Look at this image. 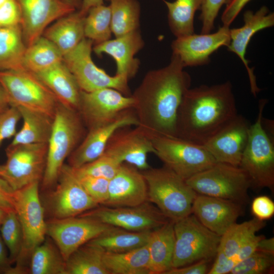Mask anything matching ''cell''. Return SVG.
Here are the masks:
<instances>
[{"instance_id":"11","label":"cell","mask_w":274,"mask_h":274,"mask_svg":"<svg viewBox=\"0 0 274 274\" xmlns=\"http://www.w3.org/2000/svg\"><path fill=\"white\" fill-rule=\"evenodd\" d=\"M93 41L84 38L71 51L63 55V62L71 72L81 90L90 92L104 88L117 90L130 96L128 79L125 76H111L95 65L91 57Z\"/></svg>"},{"instance_id":"50","label":"cell","mask_w":274,"mask_h":274,"mask_svg":"<svg viewBox=\"0 0 274 274\" xmlns=\"http://www.w3.org/2000/svg\"><path fill=\"white\" fill-rule=\"evenodd\" d=\"M211 260H202L184 266L173 268L165 274H206L208 273Z\"/></svg>"},{"instance_id":"5","label":"cell","mask_w":274,"mask_h":274,"mask_svg":"<svg viewBox=\"0 0 274 274\" xmlns=\"http://www.w3.org/2000/svg\"><path fill=\"white\" fill-rule=\"evenodd\" d=\"M147 185V200L174 222L191 214L197 193L186 180L163 166L141 170Z\"/></svg>"},{"instance_id":"16","label":"cell","mask_w":274,"mask_h":274,"mask_svg":"<svg viewBox=\"0 0 274 274\" xmlns=\"http://www.w3.org/2000/svg\"><path fill=\"white\" fill-rule=\"evenodd\" d=\"M133 105L131 95L113 88L81 90L78 112L89 130L113 121L124 111L133 109Z\"/></svg>"},{"instance_id":"28","label":"cell","mask_w":274,"mask_h":274,"mask_svg":"<svg viewBox=\"0 0 274 274\" xmlns=\"http://www.w3.org/2000/svg\"><path fill=\"white\" fill-rule=\"evenodd\" d=\"M86 16L76 10L58 19L47 27L42 36L54 43L64 55L73 49L85 38Z\"/></svg>"},{"instance_id":"42","label":"cell","mask_w":274,"mask_h":274,"mask_svg":"<svg viewBox=\"0 0 274 274\" xmlns=\"http://www.w3.org/2000/svg\"><path fill=\"white\" fill-rule=\"evenodd\" d=\"M121 164L103 154L95 160L78 168H72L77 176H88L110 180L117 173Z\"/></svg>"},{"instance_id":"51","label":"cell","mask_w":274,"mask_h":274,"mask_svg":"<svg viewBox=\"0 0 274 274\" xmlns=\"http://www.w3.org/2000/svg\"><path fill=\"white\" fill-rule=\"evenodd\" d=\"M264 236L263 235H257L255 234L245 242L240 247L235 256L233 258L236 264L253 253L256 250L259 242Z\"/></svg>"},{"instance_id":"9","label":"cell","mask_w":274,"mask_h":274,"mask_svg":"<svg viewBox=\"0 0 274 274\" xmlns=\"http://www.w3.org/2000/svg\"><path fill=\"white\" fill-rule=\"evenodd\" d=\"M148 135L155 149V154L163 162L164 166L185 180L217 162L203 145L177 137Z\"/></svg>"},{"instance_id":"15","label":"cell","mask_w":274,"mask_h":274,"mask_svg":"<svg viewBox=\"0 0 274 274\" xmlns=\"http://www.w3.org/2000/svg\"><path fill=\"white\" fill-rule=\"evenodd\" d=\"M79 216L89 217L104 223L133 231H152L169 220L148 201L133 207L98 206Z\"/></svg>"},{"instance_id":"59","label":"cell","mask_w":274,"mask_h":274,"mask_svg":"<svg viewBox=\"0 0 274 274\" xmlns=\"http://www.w3.org/2000/svg\"><path fill=\"white\" fill-rule=\"evenodd\" d=\"M8 0H0V7H1Z\"/></svg>"},{"instance_id":"36","label":"cell","mask_w":274,"mask_h":274,"mask_svg":"<svg viewBox=\"0 0 274 274\" xmlns=\"http://www.w3.org/2000/svg\"><path fill=\"white\" fill-rule=\"evenodd\" d=\"M168 9V22L170 31L176 38L194 33V18L200 9L202 0H163Z\"/></svg>"},{"instance_id":"25","label":"cell","mask_w":274,"mask_h":274,"mask_svg":"<svg viewBox=\"0 0 274 274\" xmlns=\"http://www.w3.org/2000/svg\"><path fill=\"white\" fill-rule=\"evenodd\" d=\"M144 46V42L138 29L95 44L92 50L98 56L105 53L112 57L116 63V75L125 76L129 80L138 71L140 62L134 56Z\"/></svg>"},{"instance_id":"14","label":"cell","mask_w":274,"mask_h":274,"mask_svg":"<svg viewBox=\"0 0 274 274\" xmlns=\"http://www.w3.org/2000/svg\"><path fill=\"white\" fill-rule=\"evenodd\" d=\"M113 226L87 216L51 218L46 221V233L66 261L79 247Z\"/></svg>"},{"instance_id":"8","label":"cell","mask_w":274,"mask_h":274,"mask_svg":"<svg viewBox=\"0 0 274 274\" xmlns=\"http://www.w3.org/2000/svg\"><path fill=\"white\" fill-rule=\"evenodd\" d=\"M175 246L172 268L215 258L221 236L190 215L174 222Z\"/></svg>"},{"instance_id":"41","label":"cell","mask_w":274,"mask_h":274,"mask_svg":"<svg viewBox=\"0 0 274 274\" xmlns=\"http://www.w3.org/2000/svg\"><path fill=\"white\" fill-rule=\"evenodd\" d=\"M274 255L256 250L250 256L237 262L231 274H263L272 271Z\"/></svg>"},{"instance_id":"38","label":"cell","mask_w":274,"mask_h":274,"mask_svg":"<svg viewBox=\"0 0 274 274\" xmlns=\"http://www.w3.org/2000/svg\"><path fill=\"white\" fill-rule=\"evenodd\" d=\"M265 225L264 221L255 217L239 224L235 223L221 236L218 248L233 258L242 245Z\"/></svg>"},{"instance_id":"58","label":"cell","mask_w":274,"mask_h":274,"mask_svg":"<svg viewBox=\"0 0 274 274\" xmlns=\"http://www.w3.org/2000/svg\"><path fill=\"white\" fill-rule=\"evenodd\" d=\"M7 213V212L5 210L0 207V225L4 221L6 216Z\"/></svg>"},{"instance_id":"56","label":"cell","mask_w":274,"mask_h":274,"mask_svg":"<svg viewBox=\"0 0 274 274\" xmlns=\"http://www.w3.org/2000/svg\"><path fill=\"white\" fill-rule=\"evenodd\" d=\"M10 106L6 93L0 83V112L4 111Z\"/></svg>"},{"instance_id":"32","label":"cell","mask_w":274,"mask_h":274,"mask_svg":"<svg viewBox=\"0 0 274 274\" xmlns=\"http://www.w3.org/2000/svg\"><path fill=\"white\" fill-rule=\"evenodd\" d=\"M26 49L21 25L0 26V71L25 69L22 59Z\"/></svg>"},{"instance_id":"33","label":"cell","mask_w":274,"mask_h":274,"mask_svg":"<svg viewBox=\"0 0 274 274\" xmlns=\"http://www.w3.org/2000/svg\"><path fill=\"white\" fill-rule=\"evenodd\" d=\"M63 55L57 46L43 36L26 47L23 59V67L35 74L62 62Z\"/></svg>"},{"instance_id":"52","label":"cell","mask_w":274,"mask_h":274,"mask_svg":"<svg viewBox=\"0 0 274 274\" xmlns=\"http://www.w3.org/2000/svg\"><path fill=\"white\" fill-rule=\"evenodd\" d=\"M14 190L0 177V207L7 212L14 210L13 194Z\"/></svg>"},{"instance_id":"18","label":"cell","mask_w":274,"mask_h":274,"mask_svg":"<svg viewBox=\"0 0 274 274\" xmlns=\"http://www.w3.org/2000/svg\"><path fill=\"white\" fill-rule=\"evenodd\" d=\"M155 152L150 138L137 126L117 129L110 139L103 154L120 163H127L144 170L150 167L147 161L148 154Z\"/></svg>"},{"instance_id":"19","label":"cell","mask_w":274,"mask_h":274,"mask_svg":"<svg viewBox=\"0 0 274 274\" xmlns=\"http://www.w3.org/2000/svg\"><path fill=\"white\" fill-rule=\"evenodd\" d=\"M133 109L123 112L113 121L88 130L83 140L68 157V165L78 168L101 156L114 133L125 126H139Z\"/></svg>"},{"instance_id":"53","label":"cell","mask_w":274,"mask_h":274,"mask_svg":"<svg viewBox=\"0 0 274 274\" xmlns=\"http://www.w3.org/2000/svg\"><path fill=\"white\" fill-rule=\"evenodd\" d=\"M11 265L7 248L0 233V272L8 274Z\"/></svg>"},{"instance_id":"26","label":"cell","mask_w":274,"mask_h":274,"mask_svg":"<svg viewBox=\"0 0 274 274\" xmlns=\"http://www.w3.org/2000/svg\"><path fill=\"white\" fill-rule=\"evenodd\" d=\"M36 75L55 95L60 104L78 112L81 89L63 61Z\"/></svg>"},{"instance_id":"4","label":"cell","mask_w":274,"mask_h":274,"mask_svg":"<svg viewBox=\"0 0 274 274\" xmlns=\"http://www.w3.org/2000/svg\"><path fill=\"white\" fill-rule=\"evenodd\" d=\"M85 125L78 112L61 104L53 118L48 142L46 166L42 179V189H50L56 184L65 160L85 136Z\"/></svg>"},{"instance_id":"6","label":"cell","mask_w":274,"mask_h":274,"mask_svg":"<svg viewBox=\"0 0 274 274\" xmlns=\"http://www.w3.org/2000/svg\"><path fill=\"white\" fill-rule=\"evenodd\" d=\"M266 101L265 99L259 101L257 118L250 125L248 141L239 166L247 174L251 187L272 190L274 186L273 140L262 123Z\"/></svg>"},{"instance_id":"10","label":"cell","mask_w":274,"mask_h":274,"mask_svg":"<svg viewBox=\"0 0 274 274\" xmlns=\"http://www.w3.org/2000/svg\"><path fill=\"white\" fill-rule=\"evenodd\" d=\"M197 194L231 200L243 204L248 199L250 179L239 166L217 162L186 180Z\"/></svg>"},{"instance_id":"21","label":"cell","mask_w":274,"mask_h":274,"mask_svg":"<svg viewBox=\"0 0 274 274\" xmlns=\"http://www.w3.org/2000/svg\"><path fill=\"white\" fill-rule=\"evenodd\" d=\"M250 125L244 116L237 114L203 146L217 162L239 166Z\"/></svg>"},{"instance_id":"40","label":"cell","mask_w":274,"mask_h":274,"mask_svg":"<svg viewBox=\"0 0 274 274\" xmlns=\"http://www.w3.org/2000/svg\"><path fill=\"white\" fill-rule=\"evenodd\" d=\"M0 233L9 251L10 261L12 264L18 258L23 244L22 228L14 210L7 213L0 225Z\"/></svg>"},{"instance_id":"60","label":"cell","mask_w":274,"mask_h":274,"mask_svg":"<svg viewBox=\"0 0 274 274\" xmlns=\"http://www.w3.org/2000/svg\"><path fill=\"white\" fill-rule=\"evenodd\" d=\"M162 1H163V0H162Z\"/></svg>"},{"instance_id":"44","label":"cell","mask_w":274,"mask_h":274,"mask_svg":"<svg viewBox=\"0 0 274 274\" xmlns=\"http://www.w3.org/2000/svg\"><path fill=\"white\" fill-rule=\"evenodd\" d=\"M229 0H202L199 19L201 21V33H209L214 27L215 21L223 5Z\"/></svg>"},{"instance_id":"20","label":"cell","mask_w":274,"mask_h":274,"mask_svg":"<svg viewBox=\"0 0 274 274\" xmlns=\"http://www.w3.org/2000/svg\"><path fill=\"white\" fill-rule=\"evenodd\" d=\"M230 41L229 26L223 25L214 33L176 38L171 47L184 67L196 66L208 64L210 56L220 47H227Z\"/></svg>"},{"instance_id":"55","label":"cell","mask_w":274,"mask_h":274,"mask_svg":"<svg viewBox=\"0 0 274 274\" xmlns=\"http://www.w3.org/2000/svg\"><path fill=\"white\" fill-rule=\"evenodd\" d=\"M101 5H104V0H82V5L78 11L81 15L86 16L91 8Z\"/></svg>"},{"instance_id":"1","label":"cell","mask_w":274,"mask_h":274,"mask_svg":"<svg viewBox=\"0 0 274 274\" xmlns=\"http://www.w3.org/2000/svg\"><path fill=\"white\" fill-rule=\"evenodd\" d=\"M178 56L169 63L148 72L131 97L140 126L148 135L176 137L179 107L191 79Z\"/></svg>"},{"instance_id":"13","label":"cell","mask_w":274,"mask_h":274,"mask_svg":"<svg viewBox=\"0 0 274 274\" xmlns=\"http://www.w3.org/2000/svg\"><path fill=\"white\" fill-rule=\"evenodd\" d=\"M56 187L47 195L45 207L51 218L78 216L99 206L87 193L73 168L64 164Z\"/></svg>"},{"instance_id":"35","label":"cell","mask_w":274,"mask_h":274,"mask_svg":"<svg viewBox=\"0 0 274 274\" xmlns=\"http://www.w3.org/2000/svg\"><path fill=\"white\" fill-rule=\"evenodd\" d=\"M104 251L95 245H83L66 260V274H109L103 262Z\"/></svg>"},{"instance_id":"49","label":"cell","mask_w":274,"mask_h":274,"mask_svg":"<svg viewBox=\"0 0 274 274\" xmlns=\"http://www.w3.org/2000/svg\"><path fill=\"white\" fill-rule=\"evenodd\" d=\"M251 0H229L221 16L223 25L229 26L244 7Z\"/></svg>"},{"instance_id":"48","label":"cell","mask_w":274,"mask_h":274,"mask_svg":"<svg viewBox=\"0 0 274 274\" xmlns=\"http://www.w3.org/2000/svg\"><path fill=\"white\" fill-rule=\"evenodd\" d=\"M215 258V261L210 268L208 274L230 273L236 264L233 258L227 257L219 248H218Z\"/></svg>"},{"instance_id":"54","label":"cell","mask_w":274,"mask_h":274,"mask_svg":"<svg viewBox=\"0 0 274 274\" xmlns=\"http://www.w3.org/2000/svg\"><path fill=\"white\" fill-rule=\"evenodd\" d=\"M256 250L274 255V238H266L264 236L259 242Z\"/></svg>"},{"instance_id":"22","label":"cell","mask_w":274,"mask_h":274,"mask_svg":"<svg viewBox=\"0 0 274 274\" xmlns=\"http://www.w3.org/2000/svg\"><path fill=\"white\" fill-rule=\"evenodd\" d=\"M244 25L238 28H230V41L227 47L229 51L236 54L244 64L248 73L251 93L254 96L260 91L256 82L253 68L249 65L246 52L253 36L258 31L274 25V13L265 6H262L256 12L246 11L243 15Z\"/></svg>"},{"instance_id":"34","label":"cell","mask_w":274,"mask_h":274,"mask_svg":"<svg viewBox=\"0 0 274 274\" xmlns=\"http://www.w3.org/2000/svg\"><path fill=\"white\" fill-rule=\"evenodd\" d=\"M27 273L66 274L65 260L49 237L33 251Z\"/></svg>"},{"instance_id":"17","label":"cell","mask_w":274,"mask_h":274,"mask_svg":"<svg viewBox=\"0 0 274 274\" xmlns=\"http://www.w3.org/2000/svg\"><path fill=\"white\" fill-rule=\"evenodd\" d=\"M22 14L21 24L26 47L42 36L48 26L77 10L66 0H16Z\"/></svg>"},{"instance_id":"23","label":"cell","mask_w":274,"mask_h":274,"mask_svg":"<svg viewBox=\"0 0 274 274\" xmlns=\"http://www.w3.org/2000/svg\"><path fill=\"white\" fill-rule=\"evenodd\" d=\"M147 185L141 170L127 163L109 180L108 198L102 206L133 207L147 200Z\"/></svg>"},{"instance_id":"57","label":"cell","mask_w":274,"mask_h":274,"mask_svg":"<svg viewBox=\"0 0 274 274\" xmlns=\"http://www.w3.org/2000/svg\"><path fill=\"white\" fill-rule=\"evenodd\" d=\"M73 6L77 10H79L82 5V0H66Z\"/></svg>"},{"instance_id":"39","label":"cell","mask_w":274,"mask_h":274,"mask_svg":"<svg viewBox=\"0 0 274 274\" xmlns=\"http://www.w3.org/2000/svg\"><path fill=\"white\" fill-rule=\"evenodd\" d=\"M84 36L95 44L111 39V11L110 6L101 5L91 8L84 19Z\"/></svg>"},{"instance_id":"30","label":"cell","mask_w":274,"mask_h":274,"mask_svg":"<svg viewBox=\"0 0 274 274\" xmlns=\"http://www.w3.org/2000/svg\"><path fill=\"white\" fill-rule=\"evenodd\" d=\"M23 119L21 128L13 136L10 145L48 143L53 118L34 111L17 108Z\"/></svg>"},{"instance_id":"2","label":"cell","mask_w":274,"mask_h":274,"mask_svg":"<svg viewBox=\"0 0 274 274\" xmlns=\"http://www.w3.org/2000/svg\"><path fill=\"white\" fill-rule=\"evenodd\" d=\"M237 114L230 81L190 88L178 110L176 137L204 145Z\"/></svg>"},{"instance_id":"43","label":"cell","mask_w":274,"mask_h":274,"mask_svg":"<svg viewBox=\"0 0 274 274\" xmlns=\"http://www.w3.org/2000/svg\"><path fill=\"white\" fill-rule=\"evenodd\" d=\"M77 177L90 196L99 205H104L108 198L109 180L88 176Z\"/></svg>"},{"instance_id":"24","label":"cell","mask_w":274,"mask_h":274,"mask_svg":"<svg viewBox=\"0 0 274 274\" xmlns=\"http://www.w3.org/2000/svg\"><path fill=\"white\" fill-rule=\"evenodd\" d=\"M241 204L229 199L197 194L191 214L205 227L222 236L242 214Z\"/></svg>"},{"instance_id":"37","label":"cell","mask_w":274,"mask_h":274,"mask_svg":"<svg viewBox=\"0 0 274 274\" xmlns=\"http://www.w3.org/2000/svg\"><path fill=\"white\" fill-rule=\"evenodd\" d=\"M111 29L115 37L139 29L141 7L138 0H109Z\"/></svg>"},{"instance_id":"27","label":"cell","mask_w":274,"mask_h":274,"mask_svg":"<svg viewBox=\"0 0 274 274\" xmlns=\"http://www.w3.org/2000/svg\"><path fill=\"white\" fill-rule=\"evenodd\" d=\"M174 222L169 220L152 230L147 244L150 274H165L172 268L175 246Z\"/></svg>"},{"instance_id":"29","label":"cell","mask_w":274,"mask_h":274,"mask_svg":"<svg viewBox=\"0 0 274 274\" xmlns=\"http://www.w3.org/2000/svg\"><path fill=\"white\" fill-rule=\"evenodd\" d=\"M102 260L109 274H150L147 244L122 253L104 251Z\"/></svg>"},{"instance_id":"45","label":"cell","mask_w":274,"mask_h":274,"mask_svg":"<svg viewBox=\"0 0 274 274\" xmlns=\"http://www.w3.org/2000/svg\"><path fill=\"white\" fill-rule=\"evenodd\" d=\"M21 118L19 111L15 107L10 106L0 112V145L5 140L15 135Z\"/></svg>"},{"instance_id":"47","label":"cell","mask_w":274,"mask_h":274,"mask_svg":"<svg viewBox=\"0 0 274 274\" xmlns=\"http://www.w3.org/2000/svg\"><path fill=\"white\" fill-rule=\"evenodd\" d=\"M251 211L254 217L259 220H269L274 215V202L267 196H257L252 201Z\"/></svg>"},{"instance_id":"7","label":"cell","mask_w":274,"mask_h":274,"mask_svg":"<svg viewBox=\"0 0 274 274\" xmlns=\"http://www.w3.org/2000/svg\"><path fill=\"white\" fill-rule=\"evenodd\" d=\"M0 83L10 106L40 112L54 118L60 103L35 74L25 69L0 71Z\"/></svg>"},{"instance_id":"31","label":"cell","mask_w":274,"mask_h":274,"mask_svg":"<svg viewBox=\"0 0 274 274\" xmlns=\"http://www.w3.org/2000/svg\"><path fill=\"white\" fill-rule=\"evenodd\" d=\"M152 231H133L113 226L88 243L106 252H125L147 245Z\"/></svg>"},{"instance_id":"12","label":"cell","mask_w":274,"mask_h":274,"mask_svg":"<svg viewBox=\"0 0 274 274\" xmlns=\"http://www.w3.org/2000/svg\"><path fill=\"white\" fill-rule=\"evenodd\" d=\"M48 143L9 145L7 160L0 165V177L14 190L42 180L44 173Z\"/></svg>"},{"instance_id":"3","label":"cell","mask_w":274,"mask_h":274,"mask_svg":"<svg viewBox=\"0 0 274 274\" xmlns=\"http://www.w3.org/2000/svg\"><path fill=\"white\" fill-rule=\"evenodd\" d=\"M39 183L13 191V207L22 228L23 244L15 265L9 274L27 273L33 251L46 238L45 209L39 195Z\"/></svg>"},{"instance_id":"46","label":"cell","mask_w":274,"mask_h":274,"mask_svg":"<svg viewBox=\"0 0 274 274\" xmlns=\"http://www.w3.org/2000/svg\"><path fill=\"white\" fill-rule=\"evenodd\" d=\"M22 14L16 0H8L0 7V26L21 25Z\"/></svg>"}]
</instances>
